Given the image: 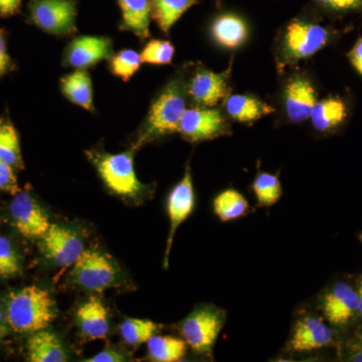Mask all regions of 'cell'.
Masks as SVG:
<instances>
[{
	"label": "cell",
	"mask_w": 362,
	"mask_h": 362,
	"mask_svg": "<svg viewBox=\"0 0 362 362\" xmlns=\"http://www.w3.org/2000/svg\"><path fill=\"white\" fill-rule=\"evenodd\" d=\"M150 359L156 362H177L185 356L187 344L185 339L156 334L147 342Z\"/></svg>",
	"instance_id": "d4e9b609"
},
{
	"label": "cell",
	"mask_w": 362,
	"mask_h": 362,
	"mask_svg": "<svg viewBox=\"0 0 362 362\" xmlns=\"http://www.w3.org/2000/svg\"><path fill=\"white\" fill-rule=\"evenodd\" d=\"M228 115L240 123H251L275 112L273 107L247 95H233L226 104Z\"/></svg>",
	"instance_id": "603a6c76"
},
{
	"label": "cell",
	"mask_w": 362,
	"mask_h": 362,
	"mask_svg": "<svg viewBox=\"0 0 362 362\" xmlns=\"http://www.w3.org/2000/svg\"><path fill=\"white\" fill-rule=\"evenodd\" d=\"M211 35L221 47L237 49L246 42L249 30L244 20L235 14L226 13L214 21Z\"/></svg>",
	"instance_id": "ffe728a7"
},
{
	"label": "cell",
	"mask_w": 362,
	"mask_h": 362,
	"mask_svg": "<svg viewBox=\"0 0 362 362\" xmlns=\"http://www.w3.org/2000/svg\"><path fill=\"white\" fill-rule=\"evenodd\" d=\"M6 315L14 332L33 333L54 322L56 304L49 291L37 286H28L9 295Z\"/></svg>",
	"instance_id": "6da1fadb"
},
{
	"label": "cell",
	"mask_w": 362,
	"mask_h": 362,
	"mask_svg": "<svg viewBox=\"0 0 362 362\" xmlns=\"http://www.w3.org/2000/svg\"><path fill=\"white\" fill-rule=\"evenodd\" d=\"M162 326L147 319L128 318L120 326L121 337L127 344L137 346L144 344L156 334Z\"/></svg>",
	"instance_id": "83f0119b"
},
{
	"label": "cell",
	"mask_w": 362,
	"mask_h": 362,
	"mask_svg": "<svg viewBox=\"0 0 362 362\" xmlns=\"http://www.w3.org/2000/svg\"><path fill=\"white\" fill-rule=\"evenodd\" d=\"M9 211L16 230L28 239H42L52 225L39 202L23 190L14 195Z\"/></svg>",
	"instance_id": "30bf717a"
},
{
	"label": "cell",
	"mask_w": 362,
	"mask_h": 362,
	"mask_svg": "<svg viewBox=\"0 0 362 362\" xmlns=\"http://www.w3.org/2000/svg\"><path fill=\"white\" fill-rule=\"evenodd\" d=\"M89 157L106 187L114 194L135 199L145 190L134 168V148L123 153L89 152Z\"/></svg>",
	"instance_id": "3957f363"
},
{
	"label": "cell",
	"mask_w": 362,
	"mask_h": 362,
	"mask_svg": "<svg viewBox=\"0 0 362 362\" xmlns=\"http://www.w3.org/2000/svg\"><path fill=\"white\" fill-rule=\"evenodd\" d=\"M197 0H150L151 16L162 32L168 33Z\"/></svg>",
	"instance_id": "cb8c5ba5"
},
{
	"label": "cell",
	"mask_w": 362,
	"mask_h": 362,
	"mask_svg": "<svg viewBox=\"0 0 362 362\" xmlns=\"http://www.w3.org/2000/svg\"><path fill=\"white\" fill-rule=\"evenodd\" d=\"M314 1L325 8L338 11V13L362 9V0H314Z\"/></svg>",
	"instance_id": "836d02e7"
},
{
	"label": "cell",
	"mask_w": 362,
	"mask_h": 362,
	"mask_svg": "<svg viewBox=\"0 0 362 362\" xmlns=\"http://www.w3.org/2000/svg\"><path fill=\"white\" fill-rule=\"evenodd\" d=\"M28 361L64 362L68 361V354L63 343L56 333L42 329L30 333L26 343Z\"/></svg>",
	"instance_id": "ac0fdd59"
},
{
	"label": "cell",
	"mask_w": 362,
	"mask_h": 362,
	"mask_svg": "<svg viewBox=\"0 0 362 362\" xmlns=\"http://www.w3.org/2000/svg\"><path fill=\"white\" fill-rule=\"evenodd\" d=\"M185 109V87L180 78H176L165 86L152 103L134 149L156 138L177 132Z\"/></svg>",
	"instance_id": "7a4b0ae2"
},
{
	"label": "cell",
	"mask_w": 362,
	"mask_h": 362,
	"mask_svg": "<svg viewBox=\"0 0 362 362\" xmlns=\"http://www.w3.org/2000/svg\"><path fill=\"white\" fill-rule=\"evenodd\" d=\"M42 249L45 256L61 268L73 266L85 250L77 232L57 223H52L42 238Z\"/></svg>",
	"instance_id": "9c48e42d"
},
{
	"label": "cell",
	"mask_w": 362,
	"mask_h": 362,
	"mask_svg": "<svg viewBox=\"0 0 362 362\" xmlns=\"http://www.w3.org/2000/svg\"><path fill=\"white\" fill-rule=\"evenodd\" d=\"M347 117V107L339 98H326L317 101L312 109V125L321 132L335 129Z\"/></svg>",
	"instance_id": "44dd1931"
},
{
	"label": "cell",
	"mask_w": 362,
	"mask_h": 362,
	"mask_svg": "<svg viewBox=\"0 0 362 362\" xmlns=\"http://www.w3.org/2000/svg\"><path fill=\"white\" fill-rule=\"evenodd\" d=\"M195 194L194 183L189 168H187L185 175L180 182L171 189L168 199V214L169 218V233L166 243L164 267L168 268L169 255L173 247V239L180 226L189 218L194 209Z\"/></svg>",
	"instance_id": "8fae6325"
},
{
	"label": "cell",
	"mask_w": 362,
	"mask_h": 362,
	"mask_svg": "<svg viewBox=\"0 0 362 362\" xmlns=\"http://www.w3.org/2000/svg\"><path fill=\"white\" fill-rule=\"evenodd\" d=\"M112 40L105 37H76L71 40L64 54L66 66L78 70H86L110 58Z\"/></svg>",
	"instance_id": "7c38bea8"
},
{
	"label": "cell",
	"mask_w": 362,
	"mask_h": 362,
	"mask_svg": "<svg viewBox=\"0 0 362 362\" xmlns=\"http://www.w3.org/2000/svg\"><path fill=\"white\" fill-rule=\"evenodd\" d=\"M30 20L44 32L56 35L76 32L75 2L73 0H33Z\"/></svg>",
	"instance_id": "52a82bcc"
},
{
	"label": "cell",
	"mask_w": 362,
	"mask_h": 362,
	"mask_svg": "<svg viewBox=\"0 0 362 362\" xmlns=\"http://www.w3.org/2000/svg\"><path fill=\"white\" fill-rule=\"evenodd\" d=\"M214 211L223 223L239 220L249 211L246 197L235 189H226L214 199Z\"/></svg>",
	"instance_id": "484cf974"
},
{
	"label": "cell",
	"mask_w": 362,
	"mask_h": 362,
	"mask_svg": "<svg viewBox=\"0 0 362 362\" xmlns=\"http://www.w3.org/2000/svg\"><path fill=\"white\" fill-rule=\"evenodd\" d=\"M361 239H362V235H361Z\"/></svg>",
	"instance_id": "b9f144b4"
},
{
	"label": "cell",
	"mask_w": 362,
	"mask_h": 362,
	"mask_svg": "<svg viewBox=\"0 0 362 362\" xmlns=\"http://www.w3.org/2000/svg\"><path fill=\"white\" fill-rule=\"evenodd\" d=\"M77 321L88 340L106 339L110 330L108 309L98 297H90L77 310Z\"/></svg>",
	"instance_id": "e0dca14e"
},
{
	"label": "cell",
	"mask_w": 362,
	"mask_h": 362,
	"mask_svg": "<svg viewBox=\"0 0 362 362\" xmlns=\"http://www.w3.org/2000/svg\"><path fill=\"white\" fill-rule=\"evenodd\" d=\"M330 33L322 25L294 21L286 28L282 40L283 59L287 63L314 56L328 44Z\"/></svg>",
	"instance_id": "8992f818"
},
{
	"label": "cell",
	"mask_w": 362,
	"mask_h": 362,
	"mask_svg": "<svg viewBox=\"0 0 362 362\" xmlns=\"http://www.w3.org/2000/svg\"><path fill=\"white\" fill-rule=\"evenodd\" d=\"M9 332H11V327L7 322L6 311L0 307V340L8 337Z\"/></svg>",
	"instance_id": "ab89813d"
},
{
	"label": "cell",
	"mask_w": 362,
	"mask_h": 362,
	"mask_svg": "<svg viewBox=\"0 0 362 362\" xmlns=\"http://www.w3.org/2000/svg\"><path fill=\"white\" fill-rule=\"evenodd\" d=\"M177 132L187 141L199 142L226 135L228 126L220 111L199 106L185 109Z\"/></svg>",
	"instance_id": "ba28073f"
},
{
	"label": "cell",
	"mask_w": 362,
	"mask_h": 362,
	"mask_svg": "<svg viewBox=\"0 0 362 362\" xmlns=\"http://www.w3.org/2000/svg\"><path fill=\"white\" fill-rule=\"evenodd\" d=\"M122 11L120 28L132 33L139 39L149 37L151 6L150 0H117Z\"/></svg>",
	"instance_id": "d6986e66"
},
{
	"label": "cell",
	"mask_w": 362,
	"mask_h": 362,
	"mask_svg": "<svg viewBox=\"0 0 362 362\" xmlns=\"http://www.w3.org/2000/svg\"><path fill=\"white\" fill-rule=\"evenodd\" d=\"M142 63L150 65H168L175 56V47L168 40H152L145 45L141 54Z\"/></svg>",
	"instance_id": "4dcf8cb0"
},
{
	"label": "cell",
	"mask_w": 362,
	"mask_h": 362,
	"mask_svg": "<svg viewBox=\"0 0 362 362\" xmlns=\"http://www.w3.org/2000/svg\"><path fill=\"white\" fill-rule=\"evenodd\" d=\"M252 192L259 206L270 207L277 204L283 190L277 175L261 173L252 182Z\"/></svg>",
	"instance_id": "f1b7e54d"
},
{
	"label": "cell",
	"mask_w": 362,
	"mask_h": 362,
	"mask_svg": "<svg viewBox=\"0 0 362 362\" xmlns=\"http://www.w3.org/2000/svg\"><path fill=\"white\" fill-rule=\"evenodd\" d=\"M141 64L140 54L133 49H123L112 57L110 71L114 76L122 78L124 82H127L139 70Z\"/></svg>",
	"instance_id": "f546056e"
},
{
	"label": "cell",
	"mask_w": 362,
	"mask_h": 362,
	"mask_svg": "<svg viewBox=\"0 0 362 362\" xmlns=\"http://www.w3.org/2000/svg\"><path fill=\"white\" fill-rule=\"evenodd\" d=\"M187 94L195 104L201 107H214L228 96V75L199 69L190 78Z\"/></svg>",
	"instance_id": "4fadbf2b"
},
{
	"label": "cell",
	"mask_w": 362,
	"mask_h": 362,
	"mask_svg": "<svg viewBox=\"0 0 362 362\" xmlns=\"http://www.w3.org/2000/svg\"><path fill=\"white\" fill-rule=\"evenodd\" d=\"M127 361L126 356L121 352L115 349H106L104 351L99 352L89 359H86V362H122Z\"/></svg>",
	"instance_id": "8d00e7d4"
},
{
	"label": "cell",
	"mask_w": 362,
	"mask_h": 362,
	"mask_svg": "<svg viewBox=\"0 0 362 362\" xmlns=\"http://www.w3.org/2000/svg\"><path fill=\"white\" fill-rule=\"evenodd\" d=\"M71 267V280L87 291L104 292L113 287L119 279L115 264L98 250H84Z\"/></svg>",
	"instance_id": "277c9868"
},
{
	"label": "cell",
	"mask_w": 362,
	"mask_h": 362,
	"mask_svg": "<svg viewBox=\"0 0 362 362\" xmlns=\"http://www.w3.org/2000/svg\"><path fill=\"white\" fill-rule=\"evenodd\" d=\"M226 314L213 306L195 309L180 326L181 335L187 346L199 354H209L213 349L223 325Z\"/></svg>",
	"instance_id": "5b68a950"
},
{
	"label": "cell",
	"mask_w": 362,
	"mask_h": 362,
	"mask_svg": "<svg viewBox=\"0 0 362 362\" xmlns=\"http://www.w3.org/2000/svg\"><path fill=\"white\" fill-rule=\"evenodd\" d=\"M316 102L315 89L306 78L297 76L286 85L285 110L292 122H303L310 118L312 109Z\"/></svg>",
	"instance_id": "2e32d148"
},
{
	"label": "cell",
	"mask_w": 362,
	"mask_h": 362,
	"mask_svg": "<svg viewBox=\"0 0 362 362\" xmlns=\"http://www.w3.org/2000/svg\"><path fill=\"white\" fill-rule=\"evenodd\" d=\"M0 159L14 169L23 168L18 131L6 116H0Z\"/></svg>",
	"instance_id": "4316f807"
},
{
	"label": "cell",
	"mask_w": 362,
	"mask_h": 362,
	"mask_svg": "<svg viewBox=\"0 0 362 362\" xmlns=\"http://www.w3.org/2000/svg\"><path fill=\"white\" fill-rule=\"evenodd\" d=\"M21 0H0V16L8 18L18 13Z\"/></svg>",
	"instance_id": "74e56055"
},
{
	"label": "cell",
	"mask_w": 362,
	"mask_h": 362,
	"mask_svg": "<svg viewBox=\"0 0 362 362\" xmlns=\"http://www.w3.org/2000/svg\"><path fill=\"white\" fill-rule=\"evenodd\" d=\"M332 341V331L322 319L305 316L297 321L288 349L293 352L312 351L328 346Z\"/></svg>",
	"instance_id": "5bb4252c"
},
{
	"label": "cell",
	"mask_w": 362,
	"mask_h": 362,
	"mask_svg": "<svg viewBox=\"0 0 362 362\" xmlns=\"http://www.w3.org/2000/svg\"><path fill=\"white\" fill-rule=\"evenodd\" d=\"M0 190L13 197L21 190L14 168L2 159H0Z\"/></svg>",
	"instance_id": "d6a6232c"
},
{
	"label": "cell",
	"mask_w": 362,
	"mask_h": 362,
	"mask_svg": "<svg viewBox=\"0 0 362 362\" xmlns=\"http://www.w3.org/2000/svg\"><path fill=\"white\" fill-rule=\"evenodd\" d=\"M13 59L7 49L6 32L0 28V78L13 71Z\"/></svg>",
	"instance_id": "e575fe53"
},
{
	"label": "cell",
	"mask_w": 362,
	"mask_h": 362,
	"mask_svg": "<svg viewBox=\"0 0 362 362\" xmlns=\"http://www.w3.org/2000/svg\"><path fill=\"white\" fill-rule=\"evenodd\" d=\"M21 259L11 240L0 235V278L16 277L21 272Z\"/></svg>",
	"instance_id": "1f68e13d"
},
{
	"label": "cell",
	"mask_w": 362,
	"mask_h": 362,
	"mask_svg": "<svg viewBox=\"0 0 362 362\" xmlns=\"http://www.w3.org/2000/svg\"><path fill=\"white\" fill-rule=\"evenodd\" d=\"M322 309L328 322L345 325L358 312L357 291L347 283H337L324 296Z\"/></svg>",
	"instance_id": "9a60e30c"
},
{
	"label": "cell",
	"mask_w": 362,
	"mask_h": 362,
	"mask_svg": "<svg viewBox=\"0 0 362 362\" xmlns=\"http://www.w3.org/2000/svg\"><path fill=\"white\" fill-rule=\"evenodd\" d=\"M357 296H358V313L362 316V280L361 284H359Z\"/></svg>",
	"instance_id": "60d3db41"
},
{
	"label": "cell",
	"mask_w": 362,
	"mask_h": 362,
	"mask_svg": "<svg viewBox=\"0 0 362 362\" xmlns=\"http://www.w3.org/2000/svg\"><path fill=\"white\" fill-rule=\"evenodd\" d=\"M349 57L352 66L362 76V39L357 40L356 44L350 51Z\"/></svg>",
	"instance_id": "f35d334b"
},
{
	"label": "cell",
	"mask_w": 362,
	"mask_h": 362,
	"mask_svg": "<svg viewBox=\"0 0 362 362\" xmlns=\"http://www.w3.org/2000/svg\"><path fill=\"white\" fill-rule=\"evenodd\" d=\"M61 90L71 103L87 111L94 110L92 80L87 71L77 70L62 78Z\"/></svg>",
	"instance_id": "7402d4cb"
},
{
	"label": "cell",
	"mask_w": 362,
	"mask_h": 362,
	"mask_svg": "<svg viewBox=\"0 0 362 362\" xmlns=\"http://www.w3.org/2000/svg\"><path fill=\"white\" fill-rule=\"evenodd\" d=\"M347 354L350 361L362 362V330L354 333L347 344Z\"/></svg>",
	"instance_id": "d590c367"
}]
</instances>
